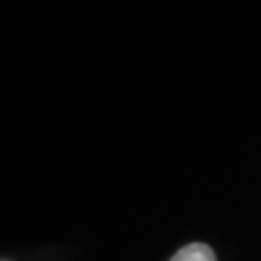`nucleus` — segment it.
I'll return each instance as SVG.
<instances>
[{"label":"nucleus","instance_id":"1","mask_svg":"<svg viewBox=\"0 0 261 261\" xmlns=\"http://www.w3.org/2000/svg\"><path fill=\"white\" fill-rule=\"evenodd\" d=\"M170 261H217V257L207 244L194 242L184 246L182 250H178Z\"/></svg>","mask_w":261,"mask_h":261}]
</instances>
